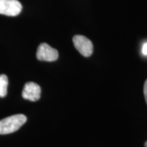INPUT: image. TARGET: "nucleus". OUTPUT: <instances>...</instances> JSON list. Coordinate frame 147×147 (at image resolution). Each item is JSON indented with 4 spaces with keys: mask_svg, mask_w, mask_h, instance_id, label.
<instances>
[{
    "mask_svg": "<svg viewBox=\"0 0 147 147\" xmlns=\"http://www.w3.org/2000/svg\"><path fill=\"white\" fill-rule=\"evenodd\" d=\"M144 146H145V147H147V141L146 142H145V144H144Z\"/></svg>",
    "mask_w": 147,
    "mask_h": 147,
    "instance_id": "9",
    "label": "nucleus"
},
{
    "mask_svg": "<svg viewBox=\"0 0 147 147\" xmlns=\"http://www.w3.org/2000/svg\"><path fill=\"white\" fill-rule=\"evenodd\" d=\"M36 57L40 61H55L59 57L58 51L47 43H42L38 48Z\"/></svg>",
    "mask_w": 147,
    "mask_h": 147,
    "instance_id": "4",
    "label": "nucleus"
},
{
    "mask_svg": "<svg viewBox=\"0 0 147 147\" xmlns=\"http://www.w3.org/2000/svg\"><path fill=\"white\" fill-rule=\"evenodd\" d=\"M142 53L144 55H146V56L147 55V42L143 45L142 48Z\"/></svg>",
    "mask_w": 147,
    "mask_h": 147,
    "instance_id": "8",
    "label": "nucleus"
},
{
    "mask_svg": "<svg viewBox=\"0 0 147 147\" xmlns=\"http://www.w3.org/2000/svg\"><path fill=\"white\" fill-rule=\"evenodd\" d=\"M144 95L145 100H146V102L147 104V80L145 81L144 85Z\"/></svg>",
    "mask_w": 147,
    "mask_h": 147,
    "instance_id": "7",
    "label": "nucleus"
},
{
    "mask_svg": "<svg viewBox=\"0 0 147 147\" xmlns=\"http://www.w3.org/2000/svg\"><path fill=\"white\" fill-rule=\"evenodd\" d=\"M74 47L79 53L84 57H88L92 55L93 51V46L91 41L85 36L77 35L73 38Z\"/></svg>",
    "mask_w": 147,
    "mask_h": 147,
    "instance_id": "3",
    "label": "nucleus"
},
{
    "mask_svg": "<svg viewBox=\"0 0 147 147\" xmlns=\"http://www.w3.org/2000/svg\"><path fill=\"white\" fill-rule=\"evenodd\" d=\"M8 79L6 75H0V97H4L7 94Z\"/></svg>",
    "mask_w": 147,
    "mask_h": 147,
    "instance_id": "6",
    "label": "nucleus"
},
{
    "mask_svg": "<svg viewBox=\"0 0 147 147\" xmlns=\"http://www.w3.org/2000/svg\"><path fill=\"white\" fill-rule=\"evenodd\" d=\"M27 117L24 115L18 114L6 117L0 120V134H9L17 131L26 123Z\"/></svg>",
    "mask_w": 147,
    "mask_h": 147,
    "instance_id": "1",
    "label": "nucleus"
},
{
    "mask_svg": "<svg viewBox=\"0 0 147 147\" xmlns=\"http://www.w3.org/2000/svg\"><path fill=\"white\" fill-rule=\"evenodd\" d=\"M41 88L38 84L34 82H27L24 86L22 96L25 100L36 102L40 98Z\"/></svg>",
    "mask_w": 147,
    "mask_h": 147,
    "instance_id": "5",
    "label": "nucleus"
},
{
    "mask_svg": "<svg viewBox=\"0 0 147 147\" xmlns=\"http://www.w3.org/2000/svg\"><path fill=\"white\" fill-rule=\"evenodd\" d=\"M22 5L18 0H0V14L15 16L21 13Z\"/></svg>",
    "mask_w": 147,
    "mask_h": 147,
    "instance_id": "2",
    "label": "nucleus"
}]
</instances>
